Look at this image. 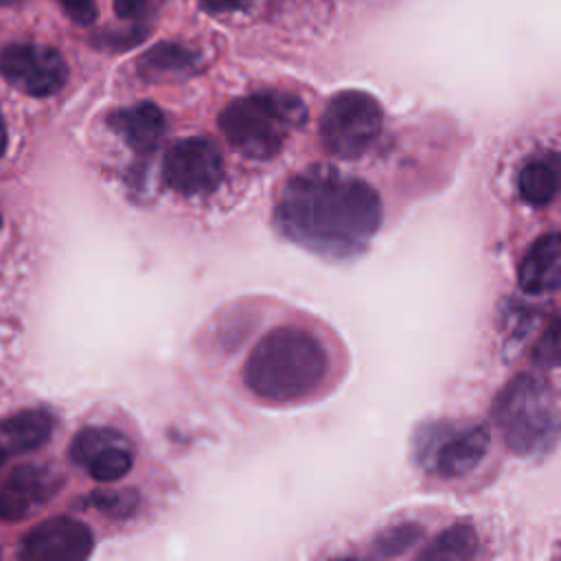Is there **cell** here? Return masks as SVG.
I'll list each match as a JSON object with an SVG mask.
<instances>
[{
    "label": "cell",
    "mask_w": 561,
    "mask_h": 561,
    "mask_svg": "<svg viewBox=\"0 0 561 561\" xmlns=\"http://www.w3.org/2000/svg\"><path fill=\"white\" fill-rule=\"evenodd\" d=\"M276 228L294 243L327 259L359 254L381 226L377 191L331 167L294 175L274 210Z\"/></svg>",
    "instance_id": "obj_1"
},
{
    "label": "cell",
    "mask_w": 561,
    "mask_h": 561,
    "mask_svg": "<svg viewBox=\"0 0 561 561\" xmlns=\"http://www.w3.org/2000/svg\"><path fill=\"white\" fill-rule=\"evenodd\" d=\"M329 370L324 344L307 329L276 327L250 351L243 381L252 394L272 403H294L313 394Z\"/></svg>",
    "instance_id": "obj_2"
},
{
    "label": "cell",
    "mask_w": 561,
    "mask_h": 561,
    "mask_svg": "<svg viewBox=\"0 0 561 561\" xmlns=\"http://www.w3.org/2000/svg\"><path fill=\"white\" fill-rule=\"evenodd\" d=\"M506 447L524 458L546 456L561 438V414L548 381L533 373L513 377L493 403Z\"/></svg>",
    "instance_id": "obj_3"
},
{
    "label": "cell",
    "mask_w": 561,
    "mask_h": 561,
    "mask_svg": "<svg viewBox=\"0 0 561 561\" xmlns=\"http://www.w3.org/2000/svg\"><path fill=\"white\" fill-rule=\"evenodd\" d=\"M307 118L305 103L287 92H254L232 101L219 114L226 140L245 158H274L289 134Z\"/></svg>",
    "instance_id": "obj_4"
},
{
    "label": "cell",
    "mask_w": 561,
    "mask_h": 561,
    "mask_svg": "<svg viewBox=\"0 0 561 561\" xmlns=\"http://www.w3.org/2000/svg\"><path fill=\"white\" fill-rule=\"evenodd\" d=\"M383 127V110L375 96L344 90L331 96L320 118V138L329 153L355 160L364 156Z\"/></svg>",
    "instance_id": "obj_5"
},
{
    "label": "cell",
    "mask_w": 561,
    "mask_h": 561,
    "mask_svg": "<svg viewBox=\"0 0 561 561\" xmlns=\"http://www.w3.org/2000/svg\"><path fill=\"white\" fill-rule=\"evenodd\" d=\"M489 449L484 425H430L416 440V456L436 476L458 478L469 473Z\"/></svg>",
    "instance_id": "obj_6"
},
{
    "label": "cell",
    "mask_w": 561,
    "mask_h": 561,
    "mask_svg": "<svg viewBox=\"0 0 561 561\" xmlns=\"http://www.w3.org/2000/svg\"><path fill=\"white\" fill-rule=\"evenodd\" d=\"M0 72L9 85L28 96H50L68 79L64 57L44 44H9L0 53Z\"/></svg>",
    "instance_id": "obj_7"
},
{
    "label": "cell",
    "mask_w": 561,
    "mask_h": 561,
    "mask_svg": "<svg viewBox=\"0 0 561 561\" xmlns=\"http://www.w3.org/2000/svg\"><path fill=\"white\" fill-rule=\"evenodd\" d=\"M224 175V158L217 145L202 136L178 140L164 156L162 178L182 195H204L217 188Z\"/></svg>",
    "instance_id": "obj_8"
},
{
    "label": "cell",
    "mask_w": 561,
    "mask_h": 561,
    "mask_svg": "<svg viewBox=\"0 0 561 561\" xmlns=\"http://www.w3.org/2000/svg\"><path fill=\"white\" fill-rule=\"evenodd\" d=\"M70 458L99 482L121 480L134 465L129 440L112 427H83L68 447Z\"/></svg>",
    "instance_id": "obj_9"
},
{
    "label": "cell",
    "mask_w": 561,
    "mask_h": 561,
    "mask_svg": "<svg viewBox=\"0 0 561 561\" xmlns=\"http://www.w3.org/2000/svg\"><path fill=\"white\" fill-rule=\"evenodd\" d=\"M92 530L72 517H53L35 526L20 546L24 561H83L92 554Z\"/></svg>",
    "instance_id": "obj_10"
},
{
    "label": "cell",
    "mask_w": 561,
    "mask_h": 561,
    "mask_svg": "<svg viewBox=\"0 0 561 561\" xmlns=\"http://www.w3.org/2000/svg\"><path fill=\"white\" fill-rule=\"evenodd\" d=\"M61 486L59 471L44 465H22L0 484V519L20 522L39 511Z\"/></svg>",
    "instance_id": "obj_11"
},
{
    "label": "cell",
    "mask_w": 561,
    "mask_h": 561,
    "mask_svg": "<svg viewBox=\"0 0 561 561\" xmlns=\"http://www.w3.org/2000/svg\"><path fill=\"white\" fill-rule=\"evenodd\" d=\"M517 280L533 296L561 289V232H548L528 248L517 265Z\"/></svg>",
    "instance_id": "obj_12"
},
{
    "label": "cell",
    "mask_w": 561,
    "mask_h": 561,
    "mask_svg": "<svg viewBox=\"0 0 561 561\" xmlns=\"http://www.w3.org/2000/svg\"><path fill=\"white\" fill-rule=\"evenodd\" d=\"M110 127L138 153H149L158 147L164 134V114L158 105L142 101L121 107L110 114Z\"/></svg>",
    "instance_id": "obj_13"
},
{
    "label": "cell",
    "mask_w": 561,
    "mask_h": 561,
    "mask_svg": "<svg viewBox=\"0 0 561 561\" xmlns=\"http://www.w3.org/2000/svg\"><path fill=\"white\" fill-rule=\"evenodd\" d=\"M55 427V419L48 410L33 408L0 421V447L7 454H26L42 447Z\"/></svg>",
    "instance_id": "obj_14"
},
{
    "label": "cell",
    "mask_w": 561,
    "mask_h": 561,
    "mask_svg": "<svg viewBox=\"0 0 561 561\" xmlns=\"http://www.w3.org/2000/svg\"><path fill=\"white\" fill-rule=\"evenodd\" d=\"M519 197L533 206H543L561 191V156L548 153L526 162L517 175Z\"/></svg>",
    "instance_id": "obj_15"
},
{
    "label": "cell",
    "mask_w": 561,
    "mask_h": 561,
    "mask_svg": "<svg viewBox=\"0 0 561 561\" xmlns=\"http://www.w3.org/2000/svg\"><path fill=\"white\" fill-rule=\"evenodd\" d=\"M193 66H195V55L188 48H184L182 44L162 42L142 55L138 70L147 79H156L167 75H184L193 70Z\"/></svg>",
    "instance_id": "obj_16"
},
{
    "label": "cell",
    "mask_w": 561,
    "mask_h": 561,
    "mask_svg": "<svg viewBox=\"0 0 561 561\" xmlns=\"http://www.w3.org/2000/svg\"><path fill=\"white\" fill-rule=\"evenodd\" d=\"M478 550V535L469 524H454L451 528L443 530L434 537L421 552L419 559H469Z\"/></svg>",
    "instance_id": "obj_17"
},
{
    "label": "cell",
    "mask_w": 561,
    "mask_h": 561,
    "mask_svg": "<svg viewBox=\"0 0 561 561\" xmlns=\"http://www.w3.org/2000/svg\"><path fill=\"white\" fill-rule=\"evenodd\" d=\"M421 537V528L416 524H399L388 528L375 539L373 552L379 557H397L410 550Z\"/></svg>",
    "instance_id": "obj_18"
},
{
    "label": "cell",
    "mask_w": 561,
    "mask_h": 561,
    "mask_svg": "<svg viewBox=\"0 0 561 561\" xmlns=\"http://www.w3.org/2000/svg\"><path fill=\"white\" fill-rule=\"evenodd\" d=\"M535 359L541 366H561V318L552 320L535 344Z\"/></svg>",
    "instance_id": "obj_19"
},
{
    "label": "cell",
    "mask_w": 561,
    "mask_h": 561,
    "mask_svg": "<svg viewBox=\"0 0 561 561\" xmlns=\"http://www.w3.org/2000/svg\"><path fill=\"white\" fill-rule=\"evenodd\" d=\"M92 500L99 506V511L114 515V517L129 515L138 502L136 493H131V491H99Z\"/></svg>",
    "instance_id": "obj_20"
},
{
    "label": "cell",
    "mask_w": 561,
    "mask_h": 561,
    "mask_svg": "<svg viewBox=\"0 0 561 561\" xmlns=\"http://www.w3.org/2000/svg\"><path fill=\"white\" fill-rule=\"evenodd\" d=\"M57 2L64 9V13L81 26H90L96 20V0H57Z\"/></svg>",
    "instance_id": "obj_21"
},
{
    "label": "cell",
    "mask_w": 561,
    "mask_h": 561,
    "mask_svg": "<svg viewBox=\"0 0 561 561\" xmlns=\"http://www.w3.org/2000/svg\"><path fill=\"white\" fill-rule=\"evenodd\" d=\"M149 0H114V11L118 18H136L145 11Z\"/></svg>",
    "instance_id": "obj_22"
},
{
    "label": "cell",
    "mask_w": 561,
    "mask_h": 561,
    "mask_svg": "<svg viewBox=\"0 0 561 561\" xmlns=\"http://www.w3.org/2000/svg\"><path fill=\"white\" fill-rule=\"evenodd\" d=\"M245 0H199V4L210 13H228L243 7Z\"/></svg>",
    "instance_id": "obj_23"
},
{
    "label": "cell",
    "mask_w": 561,
    "mask_h": 561,
    "mask_svg": "<svg viewBox=\"0 0 561 561\" xmlns=\"http://www.w3.org/2000/svg\"><path fill=\"white\" fill-rule=\"evenodd\" d=\"M7 125H4V118H2V114H0V156L4 153V149H7Z\"/></svg>",
    "instance_id": "obj_24"
},
{
    "label": "cell",
    "mask_w": 561,
    "mask_h": 561,
    "mask_svg": "<svg viewBox=\"0 0 561 561\" xmlns=\"http://www.w3.org/2000/svg\"><path fill=\"white\" fill-rule=\"evenodd\" d=\"M4 454H7V451L0 447V467H2V462H4Z\"/></svg>",
    "instance_id": "obj_25"
},
{
    "label": "cell",
    "mask_w": 561,
    "mask_h": 561,
    "mask_svg": "<svg viewBox=\"0 0 561 561\" xmlns=\"http://www.w3.org/2000/svg\"><path fill=\"white\" fill-rule=\"evenodd\" d=\"M9 2H13V0H0V4H9Z\"/></svg>",
    "instance_id": "obj_26"
}]
</instances>
